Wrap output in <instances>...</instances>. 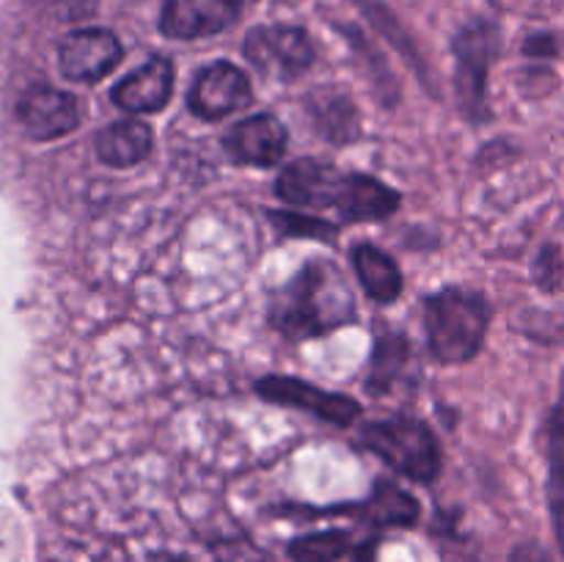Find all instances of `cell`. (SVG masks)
<instances>
[{
	"label": "cell",
	"instance_id": "52a82bcc",
	"mask_svg": "<svg viewBox=\"0 0 564 562\" xmlns=\"http://www.w3.org/2000/svg\"><path fill=\"white\" fill-rule=\"evenodd\" d=\"M257 395L262 400L275 402V406L314 413V417L325 419L336 428H350L361 413V406L352 397L323 391L314 383H306L301 378H284V375H268V378L257 380Z\"/></svg>",
	"mask_w": 564,
	"mask_h": 562
},
{
	"label": "cell",
	"instance_id": "ac0fdd59",
	"mask_svg": "<svg viewBox=\"0 0 564 562\" xmlns=\"http://www.w3.org/2000/svg\"><path fill=\"white\" fill-rule=\"evenodd\" d=\"M364 516L372 527H411L419 518V505L397 485L378 483L372 499L364 505Z\"/></svg>",
	"mask_w": 564,
	"mask_h": 562
},
{
	"label": "cell",
	"instance_id": "7402d4cb",
	"mask_svg": "<svg viewBox=\"0 0 564 562\" xmlns=\"http://www.w3.org/2000/svg\"><path fill=\"white\" fill-rule=\"evenodd\" d=\"M534 279L543 290L554 292L562 287V253L556 246H545L534 262Z\"/></svg>",
	"mask_w": 564,
	"mask_h": 562
},
{
	"label": "cell",
	"instance_id": "8992f818",
	"mask_svg": "<svg viewBox=\"0 0 564 562\" xmlns=\"http://www.w3.org/2000/svg\"><path fill=\"white\" fill-rule=\"evenodd\" d=\"M246 58L262 75L279 80H295L314 64V44L297 25H257L248 31Z\"/></svg>",
	"mask_w": 564,
	"mask_h": 562
},
{
	"label": "cell",
	"instance_id": "d6986e66",
	"mask_svg": "<svg viewBox=\"0 0 564 562\" xmlns=\"http://www.w3.org/2000/svg\"><path fill=\"white\" fill-rule=\"evenodd\" d=\"M405 361H408L405 336H400V334L380 336L378 345H375L372 364H369L367 389L375 391V395H386V391H389V386L394 383L397 375L402 372Z\"/></svg>",
	"mask_w": 564,
	"mask_h": 562
},
{
	"label": "cell",
	"instance_id": "7c38bea8",
	"mask_svg": "<svg viewBox=\"0 0 564 562\" xmlns=\"http://www.w3.org/2000/svg\"><path fill=\"white\" fill-rule=\"evenodd\" d=\"M224 147L231 160L248 165H275L286 152V130L275 116L257 114L237 121L224 136Z\"/></svg>",
	"mask_w": 564,
	"mask_h": 562
},
{
	"label": "cell",
	"instance_id": "ffe728a7",
	"mask_svg": "<svg viewBox=\"0 0 564 562\" xmlns=\"http://www.w3.org/2000/svg\"><path fill=\"white\" fill-rule=\"evenodd\" d=\"M350 549V538L339 529H328V532L303 534V538L292 540L290 556L295 562H336L339 556L347 554Z\"/></svg>",
	"mask_w": 564,
	"mask_h": 562
},
{
	"label": "cell",
	"instance_id": "2e32d148",
	"mask_svg": "<svg viewBox=\"0 0 564 562\" xmlns=\"http://www.w3.org/2000/svg\"><path fill=\"white\" fill-rule=\"evenodd\" d=\"M152 127L138 119L113 121L97 136V158L113 169H130L152 154Z\"/></svg>",
	"mask_w": 564,
	"mask_h": 562
},
{
	"label": "cell",
	"instance_id": "603a6c76",
	"mask_svg": "<svg viewBox=\"0 0 564 562\" xmlns=\"http://www.w3.org/2000/svg\"><path fill=\"white\" fill-rule=\"evenodd\" d=\"M523 53L532 55V58H554L560 53V44H556V36L551 33H534L523 42Z\"/></svg>",
	"mask_w": 564,
	"mask_h": 562
},
{
	"label": "cell",
	"instance_id": "cb8c5ba5",
	"mask_svg": "<svg viewBox=\"0 0 564 562\" xmlns=\"http://www.w3.org/2000/svg\"><path fill=\"white\" fill-rule=\"evenodd\" d=\"M510 562H554L549 551L543 549L534 540H527V543H518L516 549L510 551Z\"/></svg>",
	"mask_w": 564,
	"mask_h": 562
},
{
	"label": "cell",
	"instance_id": "7a4b0ae2",
	"mask_svg": "<svg viewBox=\"0 0 564 562\" xmlns=\"http://www.w3.org/2000/svg\"><path fill=\"white\" fill-rule=\"evenodd\" d=\"M356 317V301L345 275L328 259L303 264L270 303V320L286 339H312Z\"/></svg>",
	"mask_w": 564,
	"mask_h": 562
},
{
	"label": "cell",
	"instance_id": "5bb4252c",
	"mask_svg": "<svg viewBox=\"0 0 564 562\" xmlns=\"http://www.w3.org/2000/svg\"><path fill=\"white\" fill-rule=\"evenodd\" d=\"M306 110L319 136L328 138L330 143H350L361 132L356 102L336 88H319L308 94Z\"/></svg>",
	"mask_w": 564,
	"mask_h": 562
},
{
	"label": "cell",
	"instance_id": "e0dca14e",
	"mask_svg": "<svg viewBox=\"0 0 564 562\" xmlns=\"http://www.w3.org/2000/svg\"><path fill=\"white\" fill-rule=\"evenodd\" d=\"M352 268H356L358 281L364 292L378 303H394L402 292L400 264L372 242H361L352 248Z\"/></svg>",
	"mask_w": 564,
	"mask_h": 562
},
{
	"label": "cell",
	"instance_id": "9a60e30c",
	"mask_svg": "<svg viewBox=\"0 0 564 562\" xmlns=\"http://www.w3.org/2000/svg\"><path fill=\"white\" fill-rule=\"evenodd\" d=\"M545 450H549V512L554 523L556 543L564 554V375L560 383V397L545 422Z\"/></svg>",
	"mask_w": 564,
	"mask_h": 562
},
{
	"label": "cell",
	"instance_id": "6da1fadb",
	"mask_svg": "<svg viewBox=\"0 0 564 562\" xmlns=\"http://www.w3.org/2000/svg\"><path fill=\"white\" fill-rule=\"evenodd\" d=\"M281 202L306 209H336L341 220H383L400 207V193L367 174H352L319 160H295L275 180Z\"/></svg>",
	"mask_w": 564,
	"mask_h": 562
},
{
	"label": "cell",
	"instance_id": "5b68a950",
	"mask_svg": "<svg viewBox=\"0 0 564 562\" xmlns=\"http://www.w3.org/2000/svg\"><path fill=\"white\" fill-rule=\"evenodd\" d=\"M501 33L490 20H471L457 31L452 42L455 53V91L457 108L468 121L479 125L488 119V75L499 58Z\"/></svg>",
	"mask_w": 564,
	"mask_h": 562
},
{
	"label": "cell",
	"instance_id": "8fae6325",
	"mask_svg": "<svg viewBox=\"0 0 564 562\" xmlns=\"http://www.w3.org/2000/svg\"><path fill=\"white\" fill-rule=\"evenodd\" d=\"M22 127L36 141H53L80 125V108L69 91L53 86H33L17 102Z\"/></svg>",
	"mask_w": 564,
	"mask_h": 562
},
{
	"label": "cell",
	"instance_id": "ba28073f",
	"mask_svg": "<svg viewBox=\"0 0 564 562\" xmlns=\"http://www.w3.org/2000/svg\"><path fill=\"white\" fill-rule=\"evenodd\" d=\"M251 80L240 66L229 64V61H215V64L204 66L187 91L191 110L198 119L207 121H218L235 110H242L246 105H251Z\"/></svg>",
	"mask_w": 564,
	"mask_h": 562
},
{
	"label": "cell",
	"instance_id": "277c9868",
	"mask_svg": "<svg viewBox=\"0 0 564 562\" xmlns=\"http://www.w3.org/2000/svg\"><path fill=\"white\" fill-rule=\"evenodd\" d=\"M367 450L383 457L391 468L419 483H433L441 472V446L433 430L413 417H391L361 430Z\"/></svg>",
	"mask_w": 564,
	"mask_h": 562
},
{
	"label": "cell",
	"instance_id": "30bf717a",
	"mask_svg": "<svg viewBox=\"0 0 564 562\" xmlns=\"http://www.w3.org/2000/svg\"><path fill=\"white\" fill-rule=\"evenodd\" d=\"M242 14V0H165L160 11V31L169 39H204L235 25Z\"/></svg>",
	"mask_w": 564,
	"mask_h": 562
},
{
	"label": "cell",
	"instance_id": "3957f363",
	"mask_svg": "<svg viewBox=\"0 0 564 562\" xmlns=\"http://www.w3.org/2000/svg\"><path fill=\"white\" fill-rule=\"evenodd\" d=\"M490 306L485 295L463 287H446L427 298L424 331L430 350L444 364L471 361L482 350L488 334Z\"/></svg>",
	"mask_w": 564,
	"mask_h": 562
},
{
	"label": "cell",
	"instance_id": "9c48e42d",
	"mask_svg": "<svg viewBox=\"0 0 564 562\" xmlns=\"http://www.w3.org/2000/svg\"><path fill=\"white\" fill-rule=\"evenodd\" d=\"M121 61V42L108 28L72 31L58 47V66L66 80L97 83Z\"/></svg>",
	"mask_w": 564,
	"mask_h": 562
},
{
	"label": "cell",
	"instance_id": "4fadbf2b",
	"mask_svg": "<svg viewBox=\"0 0 564 562\" xmlns=\"http://www.w3.org/2000/svg\"><path fill=\"white\" fill-rule=\"evenodd\" d=\"M174 91V64L165 55H154L127 77H121L110 91L113 105L127 114H154L163 110Z\"/></svg>",
	"mask_w": 564,
	"mask_h": 562
},
{
	"label": "cell",
	"instance_id": "44dd1931",
	"mask_svg": "<svg viewBox=\"0 0 564 562\" xmlns=\"http://www.w3.org/2000/svg\"><path fill=\"white\" fill-rule=\"evenodd\" d=\"M275 229L286 237H314V240H330L336 235V226L317 215H297V213H270Z\"/></svg>",
	"mask_w": 564,
	"mask_h": 562
}]
</instances>
